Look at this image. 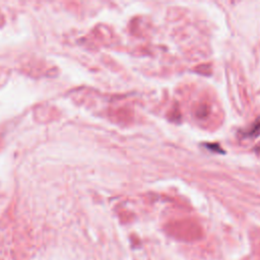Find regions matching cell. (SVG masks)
Returning <instances> with one entry per match:
<instances>
[{"label": "cell", "instance_id": "obj_1", "mask_svg": "<svg viewBox=\"0 0 260 260\" xmlns=\"http://www.w3.org/2000/svg\"><path fill=\"white\" fill-rule=\"evenodd\" d=\"M241 135L243 138L253 139L260 135V116L246 129L241 131Z\"/></svg>", "mask_w": 260, "mask_h": 260}]
</instances>
